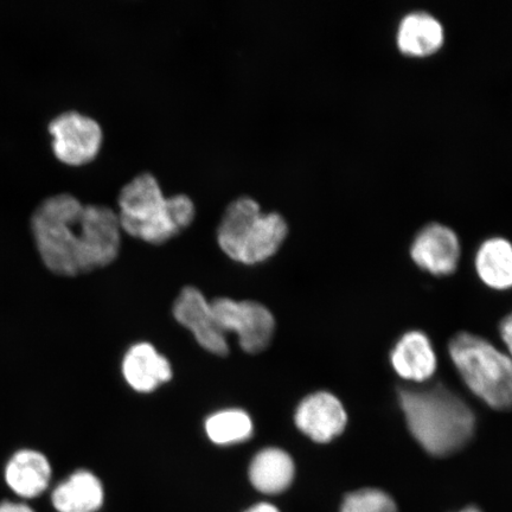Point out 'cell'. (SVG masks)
I'll return each mask as SVG.
<instances>
[{
  "label": "cell",
  "mask_w": 512,
  "mask_h": 512,
  "mask_svg": "<svg viewBox=\"0 0 512 512\" xmlns=\"http://www.w3.org/2000/svg\"><path fill=\"white\" fill-rule=\"evenodd\" d=\"M444 25L430 12L412 11L401 19L396 43L403 54L416 57L432 55L443 47Z\"/></svg>",
  "instance_id": "obj_15"
},
{
  "label": "cell",
  "mask_w": 512,
  "mask_h": 512,
  "mask_svg": "<svg viewBox=\"0 0 512 512\" xmlns=\"http://www.w3.org/2000/svg\"><path fill=\"white\" fill-rule=\"evenodd\" d=\"M459 512H482V511H480V510H479L478 508H476V507H469V508H466V509H464V510H462V511H459Z\"/></svg>",
  "instance_id": "obj_23"
},
{
  "label": "cell",
  "mask_w": 512,
  "mask_h": 512,
  "mask_svg": "<svg viewBox=\"0 0 512 512\" xmlns=\"http://www.w3.org/2000/svg\"><path fill=\"white\" fill-rule=\"evenodd\" d=\"M294 419L306 437L316 443L326 444L343 433L348 415L335 395L318 392L300 402Z\"/></svg>",
  "instance_id": "obj_11"
},
{
  "label": "cell",
  "mask_w": 512,
  "mask_h": 512,
  "mask_svg": "<svg viewBox=\"0 0 512 512\" xmlns=\"http://www.w3.org/2000/svg\"><path fill=\"white\" fill-rule=\"evenodd\" d=\"M288 234V224L278 211H262L254 197L234 198L224 209L217 242L224 254L243 265H256L277 253Z\"/></svg>",
  "instance_id": "obj_4"
},
{
  "label": "cell",
  "mask_w": 512,
  "mask_h": 512,
  "mask_svg": "<svg viewBox=\"0 0 512 512\" xmlns=\"http://www.w3.org/2000/svg\"><path fill=\"white\" fill-rule=\"evenodd\" d=\"M0 512H37V510L30 503L15 498L0 501Z\"/></svg>",
  "instance_id": "obj_20"
},
{
  "label": "cell",
  "mask_w": 512,
  "mask_h": 512,
  "mask_svg": "<svg viewBox=\"0 0 512 512\" xmlns=\"http://www.w3.org/2000/svg\"><path fill=\"white\" fill-rule=\"evenodd\" d=\"M30 230L43 265L64 278L111 265L120 253L123 233L117 211L82 203L66 192L38 204Z\"/></svg>",
  "instance_id": "obj_1"
},
{
  "label": "cell",
  "mask_w": 512,
  "mask_h": 512,
  "mask_svg": "<svg viewBox=\"0 0 512 512\" xmlns=\"http://www.w3.org/2000/svg\"><path fill=\"white\" fill-rule=\"evenodd\" d=\"M53 465L46 453L36 448H19L5 463L3 478L19 501H36L46 495L53 483Z\"/></svg>",
  "instance_id": "obj_8"
},
{
  "label": "cell",
  "mask_w": 512,
  "mask_h": 512,
  "mask_svg": "<svg viewBox=\"0 0 512 512\" xmlns=\"http://www.w3.org/2000/svg\"><path fill=\"white\" fill-rule=\"evenodd\" d=\"M466 386L497 411L512 409V358L486 339L462 332L448 345Z\"/></svg>",
  "instance_id": "obj_5"
},
{
  "label": "cell",
  "mask_w": 512,
  "mask_h": 512,
  "mask_svg": "<svg viewBox=\"0 0 512 512\" xmlns=\"http://www.w3.org/2000/svg\"><path fill=\"white\" fill-rule=\"evenodd\" d=\"M400 406L409 431L434 457H447L464 448L476 430V416L458 395L443 386L403 388Z\"/></svg>",
  "instance_id": "obj_2"
},
{
  "label": "cell",
  "mask_w": 512,
  "mask_h": 512,
  "mask_svg": "<svg viewBox=\"0 0 512 512\" xmlns=\"http://www.w3.org/2000/svg\"><path fill=\"white\" fill-rule=\"evenodd\" d=\"M245 512H280L278 508H275L274 505L268 503H260L254 505L251 509H248Z\"/></svg>",
  "instance_id": "obj_22"
},
{
  "label": "cell",
  "mask_w": 512,
  "mask_h": 512,
  "mask_svg": "<svg viewBox=\"0 0 512 512\" xmlns=\"http://www.w3.org/2000/svg\"><path fill=\"white\" fill-rule=\"evenodd\" d=\"M415 264L433 275H450L460 259L458 235L446 224L432 222L420 230L412 243Z\"/></svg>",
  "instance_id": "obj_10"
},
{
  "label": "cell",
  "mask_w": 512,
  "mask_h": 512,
  "mask_svg": "<svg viewBox=\"0 0 512 512\" xmlns=\"http://www.w3.org/2000/svg\"><path fill=\"white\" fill-rule=\"evenodd\" d=\"M49 498L56 512H98L105 502V490L98 476L82 469L50 489Z\"/></svg>",
  "instance_id": "obj_12"
},
{
  "label": "cell",
  "mask_w": 512,
  "mask_h": 512,
  "mask_svg": "<svg viewBox=\"0 0 512 512\" xmlns=\"http://www.w3.org/2000/svg\"><path fill=\"white\" fill-rule=\"evenodd\" d=\"M118 207L123 232L151 245H162L175 238L196 216L190 196H165L157 177L147 171L140 172L121 188Z\"/></svg>",
  "instance_id": "obj_3"
},
{
  "label": "cell",
  "mask_w": 512,
  "mask_h": 512,
  "mask_svg": "<svg viewBox=\"0 0 512 512\" xmlns=\"http://www.w3.org/2000/svg\"><path fill=\"white\" fill-rule=\"evenodd\" d=\"M206 432L216 445L239 444L252 437L253 422L241 409H227L209 416Z\"/></svg>",
  "instance_id": "obj_18"
},
{
  "label": "cell",
  "mask_w": 512,
  "mask_h": 512,
  "mask_svg": "<svg viewBox=\"0 0 512 512\" xmlns=\"http://www.w3.org/2000/svg\"><path fill=\"white\" fill-rule=\"evenodd\" d=\"M476 270L485 285L495 290L512 288V243L504 238H491L480 245Z\"/></svg>",
  "instance_id": "obj_17"
},
{
  "label": "cell",
  "mask_w": 512,
  "mask_h": 512,
  "mask_svg": "<svg viewBox=\"0 0 512 512\" xmlns=\"http://www.w3.org/2000/svg\"><path fill=\"white\" fill-rule=\"evenodd\" d=\"M211 307L224 334L238 335L241 348L247 354H259L271 344L275 320L266 306L219 298L211 302Z\"/></svg>",
  "instance_id": "obj_6"
},
{
  "label": "cell",
  "mask_w": 512,
  "mask_h": 512,
  "mask_svg": "<svg viewBox=\"0 0 512 512\" xmlns=\"http://www.w3.org/2000/svg\"><path fill=\"white\" fill-rule=\"evenodd\" d=\"M177 322L192 332L203 349L216 356H227L229 345L211 303L195 287H185L174 305Z\"/></svg>",
  "instance_id": "obj_9"
},
{
  "label": "cell",
  "mask_w": 512,
  "mask_h": 512,
  "mask_svg": "<svg viewBox=\"0 0 512 512\" xmlns=\"http://www.w3.org/2000/svg\"><path fill=\"white\" fill-rule=\"evenodd\" d=\"M390 361L402 379L418 383L430 380L438 366L430 338L421 331L403 335L395 344Z\"/></svg>",
  "instance_id": "obj_13"
},
{
  "label": "cell",
  "mask_w": 512,
  "mask_h": 512,
  "mask_svg": "<svg viewBox=\"0 0 512 512\" xmlns=\"http://www.w3.org/2000/svg\"><path fill=\"white\" fill-rule=\"evenodd\" d=\"M48 128L55 157L70 166L91 163L104 142V131L98 121L80 112L61 113L50 121Z\"/></svg>",
  "instance_id": "obj_7"
},
{
  "label": "cell",
  "mask_w": 512,
  "mask_h": 512,
  "mask_svg": "<svg viewBox=\"0 0 512 512\" xmlns=\"http://www.w3.org/2000/svg\"><path fill=\"white\" fill-rule=\"evenodd\" d=\"M123 374L131 388L139 393H151L172 379V368L153 345L138 343L124 357Z\"/></svg>",
  "instance_id": "obj_14"
},
{
  "label": "cell",
  "mask_w": 512,
  "mask_h": 512,
  "mask_svg": "<svg viewBox=\"0 0 512 512\" xmlns=\"http://www.w3.org/2000/svg\"><path fill=\"white\" fill-rule=\"evenodd\" d=\"M296 476V466L290 454L280 448H265L255 454L249 466V480L265 495H279L286 491Z\"/></svg>",
  "instance_id": "obj_16"
},
{
  "label": "cell",
  "mask_w": 512,
  "mask_h": 512,
  "mask_svg": "<svg viewBox=\"0 0 512 512\" xmlns=\"http://www.w3.org/2000/svg\"><path fill=\"white\" fill-rule=\"evenodd\" d=\"M499 334L508 349V355L512 358V312L499 325Z\"/></svg>",
  "instance_id": "obj_21"
},
{
  "label": "cell",
  "mask_w": 512,
  "mask_h": 512,
  "mask_svg": "<svg viewBox=\"0 0 512 512\" xmlns=\"http://www.w3.org/2000/svg\"><path fill=\"white\" fill-rule=\"evenodd\" d=\"M341 512H398V507L387 492L369 488L345 496Z\"/></svg>",
  "instance_id": "obj_19"
}]
</instances>
